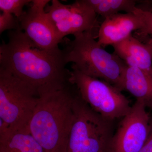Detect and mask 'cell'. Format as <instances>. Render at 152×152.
I'll return each mask as SVG.
<instances>
[{
  "label": "cell",
  "instance_id": "1",
  "mask_svg": "<svg viewBox=\"0 0 152 152\" xmlns=\"http://www.w3.org/2000/svg\"><path fill=\"white\" fill-rule=\"evenodd\" d=\"M0 46V69L27 83L39 95L71 84L63 50L38 48L21 30L10 31Z\"/></svg>",
  "mask_w": 152,
  "mask_h": 152
},
{
  "label": "cell",
  "instance_id": "2",
  "mask_svg": "<svg viewBox=\"0 0 152 152\" xmlns=\"http://www.w3.org/2000/svg\"><path fill=\"white\" fill-rule=\"evenodd\" d=\"M77 92L71 83L61 89L39 95L29 130L44 152H67L74 119V99Z\"/></svg>",
  "mask_w": 152,
  "mask_h": 152
},
{
  "label": "cell",
  "instance_id": "3",
  "mask_svg": "<svg viewBox=\"0 0 152 152\" xmlns=\"http://www.w3.org/2000/svg\"><path fill=\"white\" fill-rule=\"evenodd\" d=\"M96 33L86 31L74 35L73 40L63 39L66 64L86 75L100 79L123 91L127 64L114 53L107 52L96 40Z\"/></svg>",
  "mask_w": 152,
  "mask_h": 152
},
{
  "label": "cell",
  "instance_id": "4",
  "mask_svg": "<svg viewBox=\"0 0 152 152\" xmlns=\"http://www.w3.org/2000/svg\"><path fill=\"white\" fill-rule=\"evenodd\" d=\"M39 98L34 88L0 69V131H29Z\"/></svg>",
  "mask_w": 152,
  "mask_h": 152
},
{
  "label": "cell",
  "instance_id": "5",
  "mask_svg": "<svg viewBox=\"0 0 152 152\" xmlns=\"http://www.w3.org/2000/svg\"><path fill=\"white\" fill-rule=\"evenodd\" d=\"M73 109L67 152H107L115 133L114 121L94 110L82 99L78 91Z\"/></svg>",
  "mask_w": 152,
  "mask_h": 152
},
{
  "label": "cell",
  "instance_id": "6",
  "mask_svg": "<svg viewBox=\"0 0 152 152\" xmlns=\"http://www.w3.org/2000/svg\"><path fill=\"white\" fill-rule=\"evenodd\" d=\"M72 69L69 82L75 86L82 99L95 111L113 121L122 118L130 111L132 106L121 90L105 81Z\"/></svg>",
  "mask_w": 152,
  "mask_h": 152
},
{
  "label": "cell",
  "instance_id": "7",
  "mask_svg": "<svg viewBox=\"0 0 152 152\" xmlns=\"http://www.w3.org/2000/svg\"><path fill=\"white\" fill-rule=\"evenodd\" d=\"M45 11L60 43L68 35L99 31L97 15L85 0L76 1L69 5L53 0L50 5H47Z\"/></svg>",
  "mask_w": 152,
  "mask_h": 152
},
{
  "label": "cell",
  "instance_id": "8",
  "mask_svg": "<svg viewBox=\"0 0 152 152\" xmlns=\"http://www.w3.org/2000/svg\"><path fill=\"white\" fill-rule=\"evenodd\" d=\"M151 120L144 103L136 100L119 124L107 152H139L149 134Z\"/></svg>",
  "mask_w": 152,
  "mask_h": 152
},
{
  "label": "cell",
  "instance_id": "9",
  "mask_svg": "<svg viewBox=\"0 0 152 152\" xmlns=\"http://www.w3.org/2000/svg\"><path fill=\"white\" fill-rule=\"evenodd\" d=\"M50 1L33 0L19 19L21 29L38 48L47 50L59 48L60 42L45 8Z\"/></svg>",
  "mask_w": 152,
  "mask_h": 152
},
{
  "label": "cell",
  "instance_id": "10",
  "mask_svg": "<svg viewBox=\"0 0 152 152\" xmlns=\"http://www.w3.org/2000/svg\"><path fill=\"white\" fill-rule=\"evenodd\" d=\"M141 17L135 12L118 13L104 18L98 31V43L103 47L113 45L138 31L143 26Z\"/></svg>",
  "mask_w": 152,
  "mask_h": 152
},
{
  "label": "cell",
  "instance_id": "11",
  "mask_svg": "<svg viewBox=\"0 0 152 152\" xmlns=\"http://www.w3.org/2000/svg\"><path fill=\"white\" fill-rule=\"evenodd\" d=\"M112 46L114 53L128 66L140 69L152 77V51L146 44L132 34Z\"/></svg>",
  "mask_w": 152,
  "mask_h": 152
},
{
  "label": "cell",
  "instance_id": "12",
  "mask_svg": "<svg viewBox=\"0 0 152 152\" xmlns=\"http://www.w3.org/2000/svg\"><path fill=\"white\" fill-rule=\"evenodd\" d=\"M124 90L152 109V77L137 68L128 66L124 78Z\"/></svg>",
  "mask_w": 152,
  "mask_h": 152
},
{
  "label": "cell",
  "instance_id": "13",
  "mask_svg": "<svg viewBox=\"0 0 152 152\" xmlns=\"http://www.w3.org/2000/svg\"><path fill=\"white\" fill-rule=\"evenodd\" d=\"M0 152H44L29 131L0 133Z\"/></svg>",
  "mask_w": 152,
  "mask_h": 152
},
{
  "label": "cell",
  "instance_id": "14",
  "mask_svg": "<svg viewBox=\"0 0 152 152\" xmlns=\"http://www.w3.org/2000/svg\"><path fill=\"white\" fill-rule=\"evenodd\" d=\"M97 15L105 18L124 11L133 13L137 5V1L134 0H85Z\"/></svg>",
  "mask_w": 152,
  "mask_h": 152
},
{
  "label": "cell",
  "instance_id": "15",
  "mask_svg": "<svg viewBox=\"0 0 152 152\" xmlns=\"http://www.w3.org/2000/svg\"><path fill=\"white\" fill-rule=\"evenodd\" d=\"M31 0H0V10L4 12L14 15L18 19L24 13V7L30 3Z\"/></svg>",
  "mask_w": 152,
  "mask_h": 152
},
{
  "label": "cell",
  "instance_id": "16",
  "mask_svg": "<svg viewBox=\"0 0 152 152\" xmlns=\"http://www.w3.org/2000/svg\"><path fill=\"white\" fill-rule=\"evenodd\" d=\"M134 12L141 17L144 23L141 29L137 31L138 38H137L141 40L149 35L152 36V12L143 10L137 7Z\"/></svg>",
  "mask_w": 152,
  "mask_h": 152
},
{
  "label": "cell",
  "instance_id": "17",
  "mask_svg": "<svg viewBox=\"0 0 152 152\" xmlns=\"http://www.w3.org/2000/svg\"><path fill=\"white\" fill-rule=\"evenodd\" d=\"M21 30L19 19L12 14L4 12L0 15V34L7 30Z\"/></svg>",
  "mask_w": 152,
  "mask_h": 152
},
{
  "label": "cell",
  "instance_id": "18",
  "mask_svg": "<svg viewBox=\"0 0 152 152\" xmlns=\"http://www.w3.org/2000/svg\"><path fill=\"white\" fill-rule=\"evenodd\" d=\"M139 152H152V119L151 120V131L148 139Z\"/></svg>",
  "mask_w": 152,
  "mask_h": 152
},
{
  "label": "cell",
  "instance_id": "19",
  "mask_svg": "<svg viewBox=\"0 0 152 152\" xmlns=\"http://www.w3.org/2000/svg\"><path fill=\"white\" fill-rule=\"evenodd\" d=\"M143 42L145 43L148 45V46L149 47L152 51V38L150 37H149L144 38L142 40Z\"/></svg>",
  "mask_w": 152,
  "mask_h": 152
}]
</instances>
